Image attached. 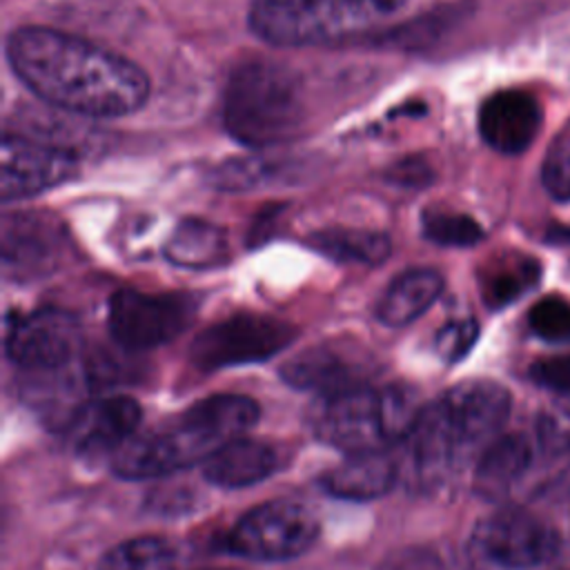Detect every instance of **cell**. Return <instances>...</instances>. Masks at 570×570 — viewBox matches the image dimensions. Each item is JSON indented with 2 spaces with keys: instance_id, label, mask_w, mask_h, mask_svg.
Segmentation results:
<instances>
[{
  "instance_id": "1",
  "label": "cell",
  "mask_w": 570,
  "mask_h": 570,
  "mask_svg": "<svg viewBox=\"0 0 570 570\" xmlns=\"http://www.w3.org/2000/svg\"><path fill=\"white\" fill-rule=\"evenodd\" d=\"M7 60L42 102L80 118H118L149 96L136 62L73 33L20 27L7 38Z\"/></svg>"
},
{
  "instance_id": "2",
  "label": "cell",
  "mask_w": 570,
  "mask_h": 570,
  "mask_svg": "<svg viewBox=\"0 0 570 570\" xmlns=\"http://www.w3.org/2000/svg\"><path fill=\"white\" fill-rule=\"evenodd\" d=\"M258 405L243 394H214L136 434L111 459L122 479H156L205 463L225 443L245 436Z\"/></svg>"
},
{
  "instance_id": "3",
  "label": "cell",
  "mask_w": 570,
  "mask_h": 570,
  "mask_svg": "<svg viewBox=\"0 0 570 570\" xmlns=\"http://www.w3.org/2000/svg\"><path fill=\"white\" fill-rule=\"evenodd\" d=\"M510 414V392L488 379L452 385L419 414L410 459L423 481H441L481 454Z\"/></svg>"
},
{
  "instance_id": "4",
  "label": "cell",
  "mask_w": 570,
  "mask_h": 570,
  "mask_svg": "<svg viewBox=\"0 0 570 570\" xmlns=\"http://www.w3.org/2000/svg\"><path fill=\"white\" fill-rule=\"evenodd\" d=\"M307 118L303 78L287 65L252 60L234 69L225 87L223 122L247 147L296 140Z\"/></svg>"
},
{
  "instance_id": "5",
  "label": "cell",
  "mask_w": 570,
  "mask_h": 570,
  "mask_svg": "<svg viewBox=\"0 0 570 570\" xmlns=\"http://www.w3.org/2000/svg\"><path fill=\"white\" fill-rule=\"evenodd\" d=\"M421 410L416 394L403 385H361L321 396L312 407L309 423L314 436L336 450L383 452L410 436Z\"/></svg>"
},
{
  "instance_id": "6",
  "label": "cell",
  "mask_w": 570,
  "mask_h": 570,
  "mask_svg": "<svg viewBox=\"0 0 570 570\" xmlns=\"http://www.w3.org/2000/svg\"><path fill=\"white\" fill-rule=\"evenodd\" d=\"M407 0H252L249 29L276 47H312L352 38Z\"/></svg>"
},
{
  "instance_id": "7",
  "label": "cell",
  "mask_w": 570,
  "mask_h": 570,
  "mask_svg": "<svg viewBox=\"0 0 570 570\" xmlns=\"http://www.w3.org/2000/svg\"><path fill=\"white\" fill-rule=\"evenodd\" d=\"M316 537L318 521L305 505L276 499L245 512L225 534V550L252 561H285L309 550Z\"/></svg>"
},
{
  "instance_id": "8",
  "label": "cell",
  "mask_w": 570,
  "mask_h": 570,
  "mask_svg": "<svg viewBox=\"0 0 570 570\" xmlns=\"http://www.w3.org/2000/svg\"><path fill=\"white\" fill-rule=\"evenodd\" d=\"M298 330L267 314H236L205 327L189 347V358L198 370H220L258 363L285 350Z\"/></svg>"
},
{
  "instance_id": "9",
  "label": "cell",
  "mask_w": 570,
  "mask_h": 570,
  "mask_svg": "<svg viewBox=\"0 0 570 570\" xmlns=\"http://www.w3.org/2000/svg\"><path fill=\"white\" fill-rule=\"evenodd\" d=\"M198 303L189 294H149L118 289L109 301V332L125 350H149L180 336L196 318Z\"/></svg>"
},
{
  "instance_id": "10",
  "label": "cell",
  "mask_w": 570,
  "mask_h": 570,
  "mask_svg": "<svg viewBox=\"0 0 570 570\" xmlns=\"http://www.w3.org/2000/svg\"><path fill=\"white\" fill-rule=\"evenodd\" d=\"M472 548L494 568L528 570L557 554L559 534L541 517L519 508H505L476 523Z\"/></svg>"
},
{
  "instance_id": "11",
  "label": "cell",
  "mask_w": 570,
  "mask_h": 570,
  "mask_svg": "<svg viewBox=\"0 0 570 570\" xmlns=\"http://www.w3.org/2000/svg\"><path fill=\"white\" fill-rule=\"evenodd\" d=\"M2 272L11 281H33L53 274L67 263L71 240L62 223L42 212L2 216Z\"/></svg>"
},
{
  "instance_id": "12",
  "label": "cell",
  "mask_w": 570,
  "mask_h": 570,
  "mask_svg": "<svg viewBox=\"0 0 570 570\" xmlns=\"http://www.w3.org/2000/svg\"><path fill=\"white\" fill-rule=\"evenodd\" d=\"M82 345V332L65 309L42 307L18 314L7 323L4 352L11 363L31 372H51L69 365Z\"/></svg>"
},
{
  "instance_id": "13",
  "label": "cell",
  "mask_w": 570,
  "mask_h": 570,
  "mask_svg": "<svg viewBox=\"0 0 570 570\" xmlns=\"http://www.w3.org/2000/svg\"><path fill=\"white\" fill-rule=\"evenodd\" d=\"M0 198L22 200L58 187L76 176L78 158L33 138L4 129L2 134Z\"/></svg>"
},
{
  "instance_id": "14",
  "label": "cell",
  "mask_w": 570,
  "mask_h": 570,
  "mask_svg": "<svg viewBox=\"0 0 570 570\" xmlns=\"http://www.w3.org/2000/svg\"><path fill=\"white\" fill-rule=\"evenodd\" d=\"M140 405L125 394L100 396L80 403L67 423V439L80 456L114 454L136 436Z\"/></svg>"
},
{
  "instance_id": "15",
  "label": "cell",
  "mask_w": 570,
  "mask_h": 570,
  "mask_svg": "<svg viewBox=\"0 0 570 570\" xmlns=\"http://www.w3.org/2000/svg\"><path fill=\"white\" fill-rule=\"evenodd\" d=\"M370 356L356 352V347L343 345H314L292 356L281 367L285 383L298 390H312L321 396L370 385Z\"/></svg>"
},
{
  "instance_id": "16",
  "label": "cell",
  "mask_w": 570,
  "mask_h": 570,
  "mask_svg": "<svg viewBox=\"0 0 570 570\" xmlns=\"http://www.w3.org/2000/svg\"><path fill=\"white\" fill-rule=\"evenodd\" d=\"M541 107L521 89H503L488 96L479 109V134L499 154L525 151L541 129Z\"/></svg>"
},
{
  "instance_id": "17",
  "label": "cell",
  "mask_w": 570,
  "mask_h": 570,
  "mask_svg": "<svg viewBox=\"0 0 570 570\" xmlns=\"http://www.w3.org/2000/svg\"><path fill=\"white\" fill-rule=\"evenodd\" d=\"M7 129L67 151L73 158L89 156L107 145L105 131L91 127L85 118L56 107H22L7 120Z\"/></svg>"
},
{
  "instance_id": "18",
  "label": "cell",
  "mask_w": 570,
  "mask_h": 570,
  "mask_svg": "<svg viewBox=\"0 0 570 570\" xmlns=\"http://www.w3.org/2000/svg\"><path fill=\"white\" fill-rule=\"evenodd\" d=\"M283 465L281 452L263 441L238 436L225 443L203 463V474L209 483L227 490L256 485L278 472Z\"/></svg>"
},
{
  "instance_id": "19",
  "label": "cell",
  "mask_w": 570,
  "mask_h": 570,
  "mask_svg": "<svg viewBox=\"0 0 570 570\" xmlns=\"http://www.w3.org/2000/svg\"><path fill=\"white\" fill-rule=\"evenodd\" d=\"M396 479L399 465L385 452H363L327 470L321 476V485L336 499L372 501L387 494Z\"/></svg>"
},
{
  "instance_id": "20",
  "label": "cell",
  "mask_w": 570,
  "mask_h": 570,
  "mask_svg": "<svg viewBox=\"0 0 570 570\" xmlns=\"http://www.w3.org/2000/svg\"><path fill=\"white\" fill-rule=\"evenodd\" d=\"M443 276L430 267H414L399 274L376 303V318L387 327H403L416 321L441 294Z\"/></svg>"
},
{
  "instance_id": "21",
  "label": "cell",
  "mask_w": 570,
  "mask_h": 570,
  "mask_svg": "<svg viewBox=\"0 0 570 570\" xmlns=\"http://www.w3.org/2000/svg\"><path fill=\"white\" fill-rule=\"evenodd\" d=\"M530 443L521 434L497 436L476 461L474 490L485 499L503 497L530 463Z\"/></svg>"
},
{
  "instance_id": "22",
  "label": "cell",
  "mask_w": 570,
  "mask_h": 570,
  "mask_svg": "<svg viewBox=\"0 0 570 570\" xmlns=\"http://www.w3.org/2000/svg\"><path fill=\"white\" fill-rule=\"evenodd\" d=\"M163 252L167 261L174 265L189 269H207L223 265L227 261L229 245L225 232L214 223L183 220L165 243Z\"/></svg>"
},
{
  "instance_id": "23",
  "label": "cell",
  "mask_w": 570,
  "mask_h": 570,
  "mask_svg": "<svg viewBox=\"0 0 570 570\" xmlns=\"http://www.w3.org/2000/svg\"><path fill=\"white\" fill-rule=\"evenodd\" d=\"M539 281V263L523 254L492 256L479 272L481 296L488 307L501 309L523 296Z\"/></svg>"
},
{
  "instance_id": "24",
  "label": "cell",
  "mask_w": 570,
  "mask_h": 570,
  "mask_svg": "<svg viewBox=\"0 0 570 570\" xmlns=\"http://www.w3.org/2000/svg\"><path fill=\"white\" fill-rule=\"evenodd\" d=\"M316 252L325 254L338 263L379 265L390 254V238L374 229H352V227H330L314 232L307 240Z\"/></svg>"
},
{
  "instance_id": "25",
  "label": "cell",
  "mask_w": 570,
  "mask_h": 570,
  "mask_svg": "<svg viewBox=\"0 0 570 570\" xmlns=\"http://www.w3.org/2000/svg\"><path fill=\"white\" fill-rule=\"evenodd\" d=\"M178 548L160 537H134L100 559L98 570H178Z\"/></svg>"
},
{
  "instance_id": "26",
  "label": "cell",
  "mask_w": 570,
  "mask_h": 570,
  "mask_svg": "<svg viewBox=\"0 0 570 570\" xmlns=\"http://www.w3.org/2000/svg\"><path fill=\"white\" fill-rule=\"evenodd\" d=\"M421 227L428 240L445 247H472L483 238L481 225L472 216L456 212H425Z\"/></svg>"
},
{
  "instance_id": "27",
  "label": "cell",
  "mask_w": 570,
  "mask_h": 570,
  "mask_svg": "<svg viewBox=\"0 0 570 570\" xmlns=\"http://www.w3.org/2000/svg\"><path fill=\"white\" fill-rule=\"evenodd\" d=\"M287 167L283 163H274L267 158H240L229 160L212 174V180L218 189H254L258 185H267L285 174Z\"/></svg>"
},
{
  "instance_id": "28",
  "label": "cell",
  "mask_w": 570,
  "mask_h": 570,
  "mask_svg": "<svg viewBox=\"0 0 570 570\" xmlns=\"http://www.w3.org/2000/svg\"><path fill=\"white\" fill-rule=\"evenodd\" d=\"M530 330L550 343L570 341V301L561 296H546L530 307Z\"/></svg>"
},
{
  "instance_id": "29",
  "label": "cell",
  "mask_w": 570,
  "mask_h": 570,
  "mask_svg": "<svg viewBox=\"0 0 570 570\" xmlns=\"http://www.w3.org/2000/svg\"><path fill=\"white\" fill-rule=\"evenodd\" d=\"M541 178L550 196L557 200H570V134H563L548 151Z\"/></svg>"
},
{
  "instance_id": "30",
  "label": "cell",
  "mask_w": 570,
  "mask_h": 570,
  "mask_svg": "<svg viewBox=\"0 0 570 570\" xmlns=\"http://www.w3.org/2000/svg\"><path fill=\"white\" fill-rule=\"evenodd\" d=\"M539 441L550 454L570 450V399L559 401L539 419Z\"/></svg>"
},
{
  "instance_id": "31",
  "label": "cell",
  "mask_w": 570,
  "mask_h": 570,
  "mask_svg": "<svg viewBox=\"0 0 570 570\" xmlns=\"http://www.w3.org/2000/svg\"><path fill=\"white\" fill-rule=\"evenodd\" d=\"M479 336V325L472 318H459L448 323L436 336V350L445 361L463 358Z\"/></svg>"
},
{
  "instance_id": "32",
  "label": "cell",
  "mask_w": 570,
  "mask_h": 570,
  "mask_svg": "<svg viewBox=\"0 0 570 570\" xmlns=\"http://www.w3.org/2000/svg\"><path fill=\"white\" fill-rule=\"evenodd\" d=\"M530 376L537 385L559 394L561 399H570V354L537 361L530 367Z\"/></svg>"
},
{
  "instance_id": "33",
  "label": "cell",
  "mask_w": 570,
  "mask_h": 570,
  "mask_svg": "<svg viewBox=\"0 0 570 570\" xmlns=\"http://www.w3.org/2000/svg\"><path fill=\"white\" fill-rule=\"evenodd\" d=\"M554 494H557V499H559L561 503L570 505V468L559 476V481H557V485H554Z\"/></svg>"
}]
</instances>
